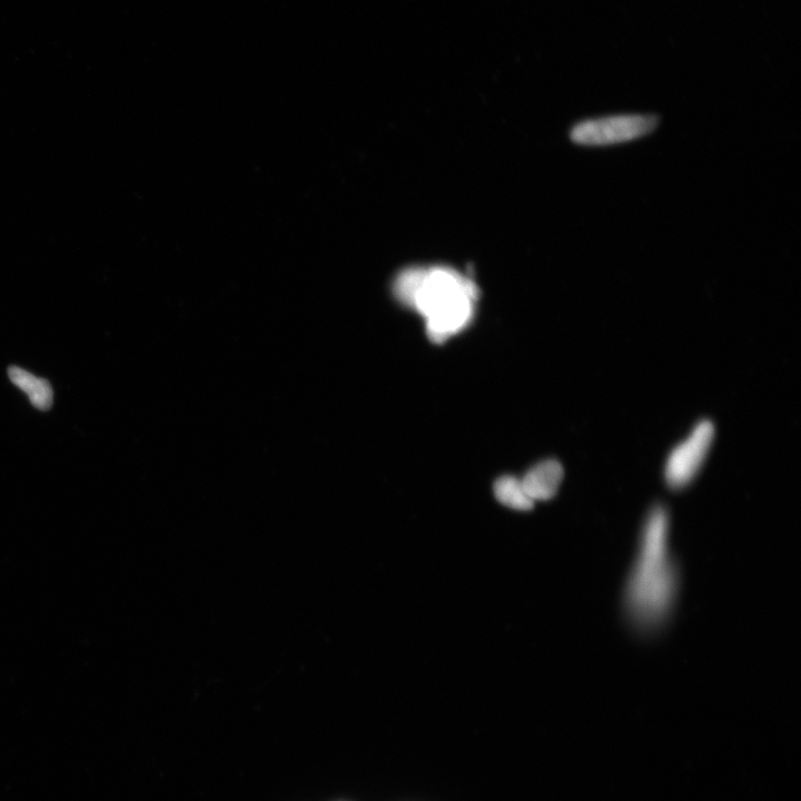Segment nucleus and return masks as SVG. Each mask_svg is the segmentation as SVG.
Returning <instances> with one entry per match:
<instances>
[{
    "instance_id": "1",
    "label": "nucleus",
    "mask_w": 801,
    "mask_h": 801,
    "mask_svg": "<svg viewBox=\"0 0 801 801\" xmlns=\"http://www.w3.org/2000/svg\"><path fill=\"white\" fill-rule=\"evenodd\" d=\"M669 534L667 510L661 506L652 509L641 532L623 598L629 621L640 631L650 632L665 625L676 605L679 577Z\"/></svg>"
},
{
    "instance_id": "5",
    "label": "nucleus",
    "mask_w": 801,
    "mask_h": 801,
    "mask_svg": "<svg viewBox=\"0 0 801 801\" xmlns=\"http://www.w3.org/2000/svg\"><path fill=\"white\" fill-rule=\"evenodd\" d=\"M562 479L561 463L556 460H546L534 466L522 479V484L529 498L536 503L555 497Z\"/></svg>"
},
{
    "instance_id": "7",
    "label": "nucleus",
    "mask_w": 801,
    "mask_h": 801,
    "mask_svg": "<svg viewBox=\"0 0 801 801\" xmlns=\"http://www.w3.org/2000/svg\"><path fill=\"white\" fill-rule=\"evenodd\" d=\"M494 496L503 506L513 510L529 511L534 507V502L524 490L522 480L514 477L507 476L497 480L494 483Z\"/></svg>"
},
{
    "instance_id": "2",
    "label": "nucleus",
    "mask_w": 801,
    "mask_h": 801,
    "mask_svg": "<svg viewBox=\"0 0 801 801\" xmlns=\"http://www.w3.org/2000/svg\"><path fill=\"white\" fill-rule=\"evenodd\" d=\"M477 296V286L449 267L425 269L414 309L427 319L430 340L443 343L466 328Z\"/></svg>"
},
{
    "instance_id": "3",
    "label": "nucleus",
    "mask_w": 801,
    "mask_h": 801,
    "mask_svg": "<svg viewBox=\"0 0 801 801\" xmlns=\"http://www.w3.org/2000/svg\"><path fill=\"white\" fill-rule=\"evenodd\" d=\"M659 117L650 114H620L589 118L572 127L573 143L601 147L640 140L657 130Z\"/></svg>"
},
{
    "instance_id": "6",
    "label": "nucleus",
    "mask_w": 801,
    "mask_h": 801,
    "mask_svg": "<svg viewBox=\"0 0 801 801\" xmlns=\"http://www.w3.org/2000/svg\"><path fill=\"white\" fill-rule=\"evenodd\" d=\"M8 374L16 387L28 395L35 408L42 411L52 408L53 389L46 380L36 378L32 373L18 367L9 368Z\"/></svg>"
},
{
    "instance_id": "8",
    "label": "nucleus",
    "mask_w": 801,
    "mask_h": 801,
    "mask_svg": "<svg viewBox=\"0 0 801 801\" xmlns=\"http://www.w3.org/2000/svg\"><path fill=\"white\" fill-rule=\"evenodd\" d=\"M425 269L422 267H412L403 271L394 283V295L398 300L414 309L415 299L420 290L424 278Z\"/></svg>"
},
{
    "instance_id": "4",
    "label": "nucleus",
    "mask_w": 801,
    "mask_h": 801,
    "mask_svg": "<svg viewBox=\"0 0 801 801\" xmlns=\"http://www.w3.org/2000/svg\"><path fill=\"white\" fill-rule=\"evenodd\" d=\"M715 427L710 421L699 422L688 438L671 451L666 463L665 476L668 486L679 490L695 479L704 464L712 442Z\"/></svg>"
}]
</instances>
